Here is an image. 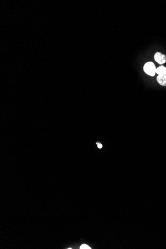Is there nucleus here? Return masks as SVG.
I'll return each instance as SVG.
<instances>
[{
    "mask_svg": "<svg viewBox=\"0 0 166 249\" xmlns=\"http://www.w3.org/2000/svg\"><path fill=\"white\" fill-rule=\"evenodd\" d=\"M156 73L158 75H161L166 74V67L162 65L159 67L156 68Z\"/></svg>",
    "mask_w": 166,
    "mask_h": 249,
    "instance_id": "4",
    "label": "nucleus"
},
{
    "mask_svg": "<svg viewBox=\"0 0 166 249\" xmlns=\"http://www.w3.org/2000/svg\"><path fill=\"white\" fill-rule=\"evenodd\" d=\"M157 81L162 86H166V74L158 75L157 77Z\"/></svg>",
    "mask_w": 166,
    "mask_h": 249,
    "instance_id": "3",
    "label": "nucleus"
},
{
    "mask_svg": "<svg viewBox=\"0 0 166 249\" xmlns=\"http://www.w3.org/2000/svg\"><path fill=\"white\" fill-rule=\"evenodd\" d=\"M154 60L158 63L162 65L166 62V56L160 52H156L154 56Z\"/></svg>",
    "mask_w": 166,
    "mask_h": 249,
    "instance_id": "2",
    "label": "nucleus"
},
{
    "mask_svg": "<svg viewBox=\"0 0 166 249\" xmlns=\"http://www.w3.org/2000/svg\"><path fill=\"white\" fill-rule=\"evenodd\" d=\"M97 144H98V147L100 149V148H102V145L101 144L99 143L98 144V143H97Z\"/></svg>",
    "mask_w": 166,
    "mask_h": 249,
    "instance_id": "6",
    "label": "nucleus"
},
{
    "mask_svg": "<svg viewBox=\"0 0 166 249\" xmlns=\"http://www.w3.org/2000/svg\"><path fill=\"white\" fill-rule=\"evenodd\" d=\"M144 71L146 74L150 76L153 77L156 73V68L154 63L148 62L144 65L143 67Z\"/></svg>",
    "mask_w": 166,
    "mask_h": 249,
    "instance_id": "1",
    "label": "nucleus"
},
{
    "mask_svg": "<svg viewBox=\"0 0 166 249\" xmlns=\"http://www.w3.org/2000/svg\"><path fill=\"white\" fill-rule=\"evenodd\" d=\"M80 249H91V248L89 246L86 245V244H83L80 248Z\"/></svg>",
    "mask_w": 166,
    "mask_h": 249,
    "instance_id": "5",
    "label": "nucleus"
}]
</instances>
